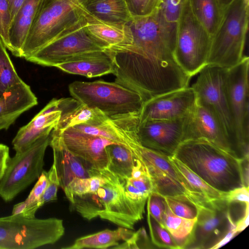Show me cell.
Wrapping results in <instances>:
<instances>
[{
    "label": "cell",
    "mask_w": 249,
    "mask_h": 249,
    "mask_svg": "<svg viewBox=\"0 0 249 249\" xmlns=\"http://www.w3.org/2000/svg\"><path fill=\"white\" fill-rule=\"evenodd\" d=\"M129 41L106 48L115 66V82L150 98L189 86L191 77L174 54L177 22L168 21L159 7L134 17L125 24Z\"/></svg>",
    "instance_id": "cell-1"
},
{
    "label": "cell",
    "mask_w": 249,
    "mask_h": 249,
    "mask_svg": "<svg viewBox=\"0 0 249 249\" xmlns=\"http://www.w3.org/2000/svg\"><path fill=\"white\" fill-rule=\"evenodd\" d=\"M173 156L220 192L244 186L241 159L205 140L183 141Z\"/></svg>",
    "instance_id": "cell-2"
},
{
    "label": "cell",
    "mask_w": 249,
    "mask_h": 249,
    "mask_svg": "<svg viewBox=\"0 0 249 249\" xmlns=\"http://www.w3.org/2000/svg\"><path fill=\"white\" fill-rule=\"evenodd\" d=\"M91 169L102 175L106 182L95 193L78 198L76 203L78 213L89 220L99 217L119 227L134 230L140 219L125 195V180L107 168Z\"/></svg>",
    "instance_id": "cell-3"
},
{
    "label": "cell",
    "mask_w": 249,
    "mask_h": 249,
    "mask_svg": "<svg viewBox=\"0 0 249 249\" xmlns=\"http://www.w3.org/2000/svg\"><path fill=\"white\" fill-rule=\"evenodd\" d=\"M81 0H42L21 52L25 59L86 20Z\"/></svg>",
    "instance_id": "cell-4"
},
{
    "label": "cell",
    "mask_w": 249,
    "mask_h": 249,
    "mask_svg": "<svg viewBox=\"0 0 249 249\" xmlns=\"http://www.w3.org/2000/svg\"><path fill=\"white\" fill-rule=\"evenodd\" d=\"M249 0H233L224 10L212 36L207 65L230 69L244 57L249 24Z\"/></svg>",
    "instance_id": "cell-5"
},
{
    "label": "cell",
    "mask_w": 249,
    "mask_h": 249,
    "mask_svg": "<svg viewBox=\"0 0 249 249\" xmlns=\"http://www.w3.org/2000/svg\"><path fill=\"white\" fill-rule=\"evenodd\" d=\"M69 90L73 98L109 117L140 113L146 101L139 93L115 82L76 81L69 85Z\"/></svg>",
    "instance_id": "cell-6"
},
{
    "label": "cell",
    "mask_w": 249,
    "mask_h": 249,
    "mask_svg": "<svg viewBox=\"0 0 249 249\" xmlns=\"http://www.w3.org/2000/svg\"><path fill=\"white\" fill-rule=\"evenodd\" d=\"M64 233L63 221L57 218L0 217V249H34L56 243Z\"/></svg>",
    "instance_id": "cell-7"
},
{
    "label": "cell",
    "mask_w": 249,
    "mask_h": 249,
    "mask_svg": "<svg viewBox=\"0 0 249 249\" xmlns=\"http://www.w3.org/2000/svg\"><path fill=\"white\" fill-rule=\"evenodd\" d=\"M211 38L186 0L177 21L174 54L179 66L191 77L207 65Z\"/></svg>",
    "instance_id": "cell-8"
},
{
    "label": "cell",
    "mask_w": 249,
    "mask_h": 249,
    "mask_svg": "<svg viewBox=\"0 0 249 249\" xmlns=\"http://www.w3.org/2000/svg\"><path fill=\"white\" fill-rule=\"evenodd\" d=\"M228 69L207 65L199 72L192 85L197 102L209 108L217 117L230 142L232 151L241 159L234 123L227 97L225 80Z\"/></svg>",
    "instance_id": "cell-9"
},
{
    "label": "cell",
    "mask_w": 249,
    "mask_h": 249,
    "mask_svg": "<svg viewBox=\"0 0 249 249\" xmlns=\"http://www.w3.org/2000/svg\"><path fill=\"white\" fill-rule=\"evenodd\" d=\"M237 233L224 198L208 201L198 207L197 220L184 249H217Z\"/></svg>",
    "instance_id": "cell-10"
},
{
    "label": "cell",
    "mask_w": 249,
    "mask_h": 249,
    "mask_svg": "<svg viewBox=\"0 0 249 249\" xmlns=\"http://www.w3.org/2000/svg\"><path fill=\"white\" fill-rule=\"evenodd\" d=\"M51 133L36 140L23 152L9 157L0 181V196L12 200L19 193L38 179L43 172L44 156L49 145Z\"/></svg>",
    "instance_id": "cell-11"
},
{
    "label": "cell",
    "mask_w": 249,
    "mask_h": 249,
    "mask_svg": "<svg viewBox=\"0 0 249 249\" xmlns=\"http://www.w3.org/2000/svg\"><path fill=\"white\" fill-rule=\"evenodd\" d=\"M125 144L145 166L152 181L153 192L162 196L184 195L196 204L200 202V196L189 190L169 156L142 146L136 136L129 137Z\"/></svg>",
    "instance_id": "cell-12"
},
{
    "label": "cell",
    "mask_w": 249,
    "mask_h": 249,
    "mask_svg": "<svg viewBox=\"0 0 249 249\" xmlns=\"http://www.w3.org/2000/svg\"><path fill=\"white\" fill-rule=\"evenodd\" d=\"M249 57L244 56L238 64L228 69L225 80L227 99L241 159L249 158Z\"/></svg>",
    "instance_id": "cell-13"
},
{
    "label": "cell",
    "mask_w": 249,
    "mask_h": 249,
    "mask_svg": "<svg viewBox=\"0 0 249 249\" xmlns=\"http://www.w3.org/2000/svg\"><path fill=\"white\" fill-rule=\"evenodd\" d=\"M87 19L52 41L26 60L43 66L55 67L75 55L105 49L88 33Z\"/></svg>",
    "instance_id": "cell-14"
},
{
    "label": "cell",
    "mask_w": 249,
    "mask_h": 249,
    "mask_svg": "<svg viewBox=\"0 0 249 249\" xmlns=\"http://www.w3.org/2000/svg\"><path fill=\"white\" fill-rule=\"evenodd\" d=\"M53 129L58 134L65 147L80 159L87 169L107 168L109 158L106 147L108 145L116 143L101 137L83 132L72 127L62 132Z\"/></svg>",
    "instance_id": "cell-15"
},
{
    "label": "cell",
    "mask_w": 249,
    "mask_h": 249,
    "mask_svg": "<svg viewBox=\"0 0 249 249\" xmlns=\"http://www.w3.org/2000/svg\"><path fill=\"white\" fill-rule=\"evenodd\" d=\"M183 118L139 122L136 133L140 143L148 149L173 156L183 142Z\"/></svg>",
    "instance_id": "cell-16"
},
{
    "label": "cell",
    "mask_w": 249,
    "mask_h": 249,
    "mask_svg": "<svg viewBox=\"0 0 249 249\" xmlns=\"http://www.w3.org/2000/svg\"><path fill=\"white\" fill-rule=\"evenodd\" d=\"M196 95L192 87L153 97L145 101L139 123L149 120H172L184 117L196 106Z\"/></svg>",
    "instance_id": "cell-17"
},
{
    "label": "cell",
    "mask_w": 249,
    "mask_h": 249,
    "mask_svg": "<svg viewBox=\"0 0 249 249\" xmlns=\"http://www.w3.org/2000/svg\"><path fill=\"white\" fill-rule=\"evenodd\" d=\"M197 139L205 140L235 156L217 117L209 108L196 102L183 118V142Z\"/></svg>",
    "instance_id": "cell-18"
},
{
    "label": "cell",
    "mask_w": 249,
    "mask_h": 249,
    "mask_svg": "<svg viewBox=\"0 0 249 249\" xmlns=\"http://www.w3.org/2000/svg\"><path fill=\"white\" fill-rule=\"evenodd\" d=\"M59 99H53L27 124L19 128L13 140L16 153L25 151L41 137L49 134L61 116Z\"/></svg>",
    "instance_id": "cell-19"
},
{
    "label": "cell",
    "mask_w": 249,
    "mask_h": 249,
    "mask_svg": "<svg viewBox=\"0 0 249 249\" xmlns=\"http://www.w3.org/2000/svg\"><path fill=\"white\" fill-rule=\"evenodd\" d=\"M37 103L30 87L23 80L0 94V131L7 129L21 114Z\"/></svg>",
    "instance_id": "cell-20"
},
{
    "label": "cell",
    "mask_w": 249,
    "mask_h": 249,
    "mask_svg": "<svg viewBox=\"0 0 249 249\" xmlns=\"http://www.w3.org/2000/svg\"><path fill=\"white\" fill-rule=\"evenodd\" d=\"M55 67L72 74L88 78L101 76L115 72L112 59L107 51H94L75 55Z\"/></svg>",
    "instance_id": "cell-21"
},
{
    "label": "cell",
    "mask_w": 249,
    "mask_h": 249,
    "mask_svg": "<svg viewBox=\"0 0 249 249\" xmlns=\"http://www.w3.org/2000/svg\"><path fill=\"white\" fill-rule=\"evenodd\" d=\"M49 145L53 151V161L55 165L60 187L63 190L73 179L89 177L83 162L65 147L58 134L53 129L51 133Z\"/></svg>",
    "instance_id": "cell-22"
},
{
    "label": "cell",
    "mask_w": 249,
    "mask_h": 249,
    "mask_svg": "<svg viewBox=\"0 0 249 249\" xmlns=\"http://www.w3.org/2000/svg\"><path fill=\"white\" fill-rule=\"evenodd\" d=\"M61 116L54 128L60 132L80 124L100 125L109 118L99 109L90 107L73 98L59 99Z\"/></svg>",
    "instance_id": "cell-23"
},
{
    "label": "cell",
    "mask_w": 249,
    "mask_h": 249,
    "mask_svg": "<svg viewBox=\"0 0 249 249\" xmlns=\"http://www.w3.org/2000/svg\"><path fill=\"white\" fill-rule=\"evenodd\" d=\"M124 188L135 212L143 215L148 197L153 192V186L145 166L136 158L131 175L124 181Z\"/></svg>",
    "instance_id": "cell-24"
},
{
    "label": "cell",
    "mask_w": 249,
    "mask_h": 249,
    "mask_svg": "<svg viewBox=\"0 0 249 249\" xmlns=\"http://www.w3.org/2000/svg\"><path fill=\"white\" fill-rule=\"evenodd\" d=\"M42 0H25L12 21L9 31L11 52L21 57L22 47Z\"/></svg>",
    "instance_id": "cell-25"
},
{
    "label": "cell",
    "mask_w": 249,
    "mask_h": 249,
    "mask_svg": "<svg viewBox=\"0 0 249 249\" xmlns=\"http://www.w3.org/2000/svg\"><path fill=\"white\" fill-rule=\"evenodd\" d=\"M86 14L101 22L124 25L132 18L125 0H81Z\"/></svg>",
    "instance_id": "cell-26"
},
{
    "label": "cell",
    "mask_w": 249,
    "mask_h": 249,
    "mask_svg": "<svg viewBox=\"0 0 249 249\" xmlns=\"http://www.w3.org/2000/svg\"><path fill=\"white\" fill-rule=\"evenodd\" d=\"M85 28L89 34L105 48L126 44L129 33L124 25L99 21L85 14Z\"/></svg>",
    "instance_id": "cell-27"
},
{
    "label": "cell",
    "mask_w": 249,
    "mask_h": 249,
    "mask_svg": "<svg viewBox=\"0 0 249 249\" xmlns=\"http://www.w3.org/2000/svg\"><path fill=\"white\" fill-rule=\"evenodd\" d=\"M132 230L119 227L114 230L106 229L76 239L70 246L63 249H107L119 245V242L130 238Z\"/></svg>",
    "instance_id": "cell-28"
},
{
    "label": "cell",
    "mask_w": 249,
    "mask_h": 249,
    "mask_svg": "<svg viewBox=\"0 0 249 249\" xmlns=\"http://www.w3.org/2000/svg\"><path fill=\"white\" fill-rule=\"evenodd\" d=\"M189 0L194 16L213 36L221 22L224 13L219 0Z\"/></svg>",
    "instance_id": "cell-29"
},
{
    "label": "cell",
    "mask_w": 249,
    "mask_h": 249,
    "mask_svg": "<svg viewBox=\"0 0 249 249\" xmlns=\"http://www.w3.org/2000/svg\"><path fill=\"white\" fill-rule=\"evenodd\" d=\"M169 158L190 191L209 201L224 198L226 193L220 192L211 186L175 157L169 156Z\"/></svg>",
    "instance_id": "cell-30"
},
{
    "label": "cell",
    "mask_w": 249,
    "mask_h": 249,
    "mask_svg": "<svg viewBox=\"0 0 249 249\" xmlns=\"http://www.w3.org/2000/svg\"><path fill=\"white\" fill-rule=\"evenodd\" d=\"M109 158L107 169L121 179L129 178L134 167L136 158L128 148L123 145L113 143L106 147Z\"/></svg>",
    "instance_id": "cell-31"
},
{
    "label": "cell",
    "mask_w": 249,
    "mask_h": 249,
    "mask_svg": "<svg viewBox=\"0 0 249 249\" xmlns=\"http://www.w3.org/2000/svg\"><path fill=\"white\" fill-rule=\"evenodd\" d=\"M166 203V202H165ZM197 217L186 219L174 214L166 203L163 217V225L176 240L180 249H184Z\"/></svg>",
    "instance_id": "cell-32"
},
{
    "label": "cell",
    "mask_w": 249,
    "mask_h": 249,
    "mask_svg": "<svg viewBox=\"0 0 249 249\" xmlns=\"http://www.w3.org/2000/svg\"><path fill=\"white\" fill-rule=\"evenodd\" d=\"M89 177L73 179L63 191L70 201L74 196L95 193L106 182L105 178L92 169H88Z\"/></svg>",
    "instance_id": "cell-33"
},
{
    "label": "cell",
    "mask_w": 249,
    "mask_h": 249,
    "mask_svg": "<svg viewBox=\"0 0 249 249\" xmlns=\"http://www.w3.org/2000/svg\"><path fill=\"white\" fill-rule=\"evenodd\" d=\"M22 81L0 40V94Z\"/></svg>",
    "instance_id": "cell-34"
},
{
    "label": "cell",
    "mask_w": 249,
    "mask_h": 249,
    "mask_svg": "<svg viewBox=\"0 0 249 249\" xmlns=\"http://www.w3.org/2000/svg\"><path fill=\"white\" fill-rule=\"evenodd\" d=\"M163 196L168 208L175 215L186 219L197 217L198 207L186 196Z\"/></svg>",
    "instance_id": "cell-35"
},
{
    "label": "cell",
    "mask_w": 249,
    "mask_h": 249,
    "mask_svg": "<svg viewBox=\"0 0 249 249\" xmlns=\"http://www.w3.org/2000/svg\"><path fill=\"white\" fill-rule=\"evenodd\" d=\"M147 220L152 244L160 248L180 249L176 240L165 227L147 213Z\"/></svg>",
    "instance_id": "cell-36"
},
{
    "label": "cell",
    "mask_w": 249,
    "mask_h": 249,
    "mask_svg": "<svg viewBox=\"0 0 249 249\" xmlns=\"http://www.w3.org/2000/svg\"><path fill=\"white\" fill-rule=\"evenodd\" d=\"M48 182L47 172L43 170L38 178L27 198L24 200L26 208L22 214L27 218H34L37 210L41 207V197Z\"/></svg>",
    "instance_id": "cell-37"
},
{
    "label": "cell",
    "mask_w": 249,
    "mask_h": 249,
    "mask_svg": "<svg viewBox=\"0 0 249 249\" xmlns=\"http://www.w3.org/2000/svg\"><path fill=\"white\" fill-rule=\"evenodd\" d=\"M109 119L106 122L100 125L80 124L72 127L83 132L101 137L123 145L122 141L110 124Z\"/></svg>",
    "instance_id": "cell-38"
},
{
    "label": "cell",
    "mask_w": 249,
    "mask_h": 249,
    "mask_svg": "<svg viewBox=\"0 0 249 249\" xmlns=\"http://www.w3.org/2000/svg\"><path fill=\"white\" fill-rule=\"evenodd\" d=\"M132 17H143L152 14L160 6V0H125Z\"/></svg>",
    "instance_id": "cell-39"
},
{
    "label": "cell",
    "mask_w": 249,
    "mask_h": 249,
    "mask_svg": "<svg viewBox=\"0 0 249 249\" xmlns=\"http://www.w3.org/2000/svg\"><path fill=\"white\" fill-rule=\"evenodd\" d=\"M12 17L7 0H0V40L10 52L11 47L9 39V31Z\"/></svg>",
    "instance_id": "cell-40"
},
{
    "label": "cell",
    "mask_w": 249,
    "mask_h": 249,
    "mask_svg": "<svg viewBox=\"0 0 249 249\" xmlns=\"http://www.w3.org/2000/svg\"><path fill=\"white\" fill-rule=\"evenodd\" d=\"M47 184L40 199L41 206L46 203L56 200L57 198V191L60 187L59 180L53 161L51 168L47 172Z\"/></svg>",
    "instance_id": "cell-41"
},
{
    "label": "cell",
    "mask_w": 249,
    "mask_h": 249,
    "mask_svg": "<svg viewBox=\"0 0 249 249\" xmlns=\"http://www.w3.org/2000/svg\"><path fill=\"white\" fill-rule=\"evenodd\" d=\"M124 241L123 243L118 245L113 249H151L154 248L151 246L143 227L140 228L137 231L134 232L130 238Z\"/></svg>",
    "instance_id": "cell-42"
},
{
    "label": "cell",
    "mask_w": 249,
    "mask_h": 249,
    "mask_svg": "<svg viewBox=\"0 0 249 249\" xmlns=\"http://www.w3.org/2000/svg\"><path fill=\"white\" fill-rule=\"evenodd\" d=\"M147 201V213L164 226L163 217L166 203L163 196L156 192H152L148 196Z\"/></svg>",
    "instance_id": "cell-43"
},
{
    "label": "cell",
    "mask_w": 249,
    "mask_h": 249,
    "mask_svg": "<svg viewBox=\"0 0 249 249\" xmlns=\"http://www.w3.org/2000/svg\"><path fill=\"white\" fill-rule=\"evenodd\" d=\"M186 0H161L159 8L170 22H177Z\"/></svg>",
    "instance_id": "cell-44"
},
{
    "label": "cell",
    "mask_w": 249,
    "mask_h": 249,
    "mask_svg": "<svg viewBox=\"0 0 249 249\" xmlns=\"http://www.w3.org/2000/svg\"><path fill=\"white\" fill-rule=\"evenodd\" d=\"M224 198L228 202L238 201L249 202V188L243 186L227 192Z\"/></svg>",
    "instance_id": "cell-45"
},
{
    "label": "cell",
    "mask_w": 249,
    "mask_h": 249,
    "mask_svg": "<svg viewBox=\"0 0 249 249\" xmlns=\"http://www.w3.org/2000/svg\"><path fill=\"white\" fill-rule=\"evenodd\" d=\"M9 157V147L0 143V181L4 175Z\"/></svg>",
    "instance_id": "cell-46"
},
{
    "label": "cell",
    "mask_w": 249,
    "mask_h": 249,
    "mask_svg": "<svg viewBox=\"0 0 249 249\" xmlns=\"http://www.w3.org/2000/svg\"><path fill=\"white\" fill-rule=\"evenodd\" d=\"M25 0H7L12 17V21Z\"/></svg>",
    "instance_id": "cell-47"
},
{
    "label": "cell",
    "mask_w": 249,
    "mask_h": 249,
    "mask_svg": "<svg viewBox=\"0 0 249 249\" xmlns=\"http://www.w3.org/2000/svg\"><path fill=\"white\" fill-rule=\"evenodd\" d=\"M26 208V203L24 201L19 202L13 207L11 215L22 214Z\"/></svg>",
    "instance_id": "cell-48"
},
{
    "label": "cell",
    "mask_w": 249,
    "mask_h": 249,
    "mask_svg": "<svg viewBox=\"0 0 249 249\" xmlns=\"http://www.w3.org/2000/svg\"><path fill=\"white\" fill-rule=\"evenodd\" d=\"M233 0H219L222 8L224 9L233 1Z\"/></svg>",
    "instance_id": "cell-49"
},
{
    "label": "cell",
    "mask_w": 249,
    "mask_h": 249,
    "mask_svg": "<svg viewBox=\"0 0 249 249\" xmlns=\"http://www.w3.org/2000/svg\"><path fill=\"white\" fill-rule=\"evenodd\" d=\"M160 1H161V0H160Z\"/></svg>",
    "instance_id": "cell-50"
}]
</instances>
